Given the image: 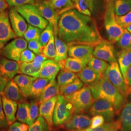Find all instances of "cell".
Listing matches in <instances>:
<instances>
[{
	"instance_id": "obj_4",
	"label": "cell",
	"mask_w": 131,
	"mask_h": 131,
	"mask_svg": "<svg viewBox=\"0 0 131 131\" xmlns=\"http://www.w3.org/2000/svg\"><path fill=\"white\" fill-rule=\"evenodd\" d=\"M65 97L72 104L74 114H82L88 111L95 101L89 84L85 85Z\"/></svg>"
},
{
	"instance_id": "obj_7",
	"label": "cell",
	"mask_w": 131,
	"mask_h": 131,
	"mask_svg": "<svg viewBox=\"0 0 131 131\" xmlns=\"http://www.w3.org/2000/svg\"><path fill=\"white\" fill-rule=\"evenodd\" d=\"M103 75L122 94L126 97L129 95L128 86L117 61L108 65Z\"/></svg>"
},
{
	"instance_id": "obj_58",
	"label": "cell",
	"mask_w": 131,
	"mask_h": 131,
	"mask_svg": "<svg viewBox=\"0 0 131 131\" xmlns=\"http://www.w3.org/2000/svg\"></svg>"
},
{
	"instance_id": "obj_46",
	"label": "cell",
	"mask_w": 131,
	"mask_h": 131,
	"mask_svg": "<svg viewBox=\"0 0 131 131\" xmlns=\"http://www.w3.org/2000/svg\"><path fill=\"white\" fill-rule=\"evenodd\" d=\"M35 57L36 55L35 53L30 49H26L21 54L19 62L31 63L35 59Z\"/></svg>"
},
{
	"instance_id": "obj_15",
	"label": "cell",
	"mask_w": 131,
	"mask_h": 131,
	"mask_svg": "<svg viewBox=\"0 0 131 131\" xmlns=\"http://www.w3.org/2000/svg\"><path fill=\"white\" fill-rule=\"evenodd\" d=\"M94 47L87 45H74L70 46L68 55L70 57L89 62L93 56Z\"/></svg>"
},
{
	"instance_id": "obj_27",
	"label": "cell",
	"mask_w": 131,
	"mask_h": 131,
	"mask_svg": "<svg viewBox=\"0 0 131 131\" xmlns=\"http://www.w3.org/2000/svg\"><path fill=\"white\" fill-rule=\"evenodd\" d=\"M58 16L70 10L74 9L71 0H48Z\"/></svg>"
},
{
	"instance_id": "obj_36",
	"label": "cell",
	"mask_w": 131,
	"mask_h": 131,
	"mask_svg": "<svg viewBox=\"0 0 131 131\" xmlns=\"http://www.w3.org/2000/svg\"><path fill=\"white\" fill-rule=\"evenodd\" d=\"M30 103L25 101H21L18 104L16 118L19 122L27 123L29 115Z\"/></svg>"
},
{
	"instance_id": "obj_39",
	"label": "cell",
	"mask_w": 131,
	"mask_h": 131,
	"mask_svg": "<svg viewBox=\"0 0 131 131\" xmlns=\"http://www.w3.org/2000/svg\"><path fill=\"white\" fill-rule=\"evenodd\" d=\"M42 53L48 58L52 59L55 58L56 56V50L54 34L52 35L47 44L43 47Z\"/></svg>"
},
{
	"instance_id": "obj_32",
	"label": "cell",
	"mask_w": 131,
	"mask_h": 131,
	"mask_svg": "<svg viewBox=\"0 0 131 131\" xmlns=\"http://www.w3.org/2000/svg\"><path fill=\"white\" fill-rule=\"evenodd\" d=\"M77 77L74 72L65 68L61 70L57 76V83L59 86L67 85L73 82Z\"/></svg>"
},
{
	"instance_id": "obj_55",
	"label": "cell",
	"mask_w": 131,
	"mask_h": 131,
	"mask_svg": "<svg viewBox=\"0 0 131 131\" xmlns=\"http://www.w3.org/2000/svg\"><path fill=\"white\" fill-rule=\"evenodd\" d=\"M8 6L9 5L5 0H0V13L5 11Z\"/></svg>"
},
{
	"instance_id": "obj_33",
	"label": "cell",
	"mask_w": 131,
	"mask_h": 131,
	"mask_svg": "<svg viewBox=\"0 0 131 131\" xmlns=\"http://www.w3.org/2000/svg\"><path fill=\"white\" fill-rule=\"evenodd\" d=\"M50 81L48 79L38 78L33 82L31 89V96L38 99L43 90L49 83Z\"/></svg>"
},
{
	"instance_id": "obj_35",
	"label": "cell",
	"mask_w": 131,
	"mask_h": 131,
	"mask_svg": "<svg viewBox=\"0 0 131 131\" xmlns=\"http://www.w3.org/2000/svg\"><path fill=\"white\" fill-rule=\"evenodd\" d=\"M115 14L120 16L131 11V0H114Z\"/></svg>"
},
{
	"instance_id": "obj_3",
	"label": "cell",
	"mask_w": 131,
	"mask_h": 131,
	"mask_svg": "<svg viewBox=\"0 0 131 131\" xmlns=\"http://www.w3.org/2000/svg\"><path fill=\"white\" fill-rule=\"evenodd\" d=\"M114 0H105L104 26L109 41L116 43L122 37L124 29L117 24L115 17Z\"/></svg>"
},
{
	"instance_id": "obj_18",
	"label": "cell",
	"mask_w": 131,
	"mask_h": 131,
	"mask_svg": "<svg viewBox=\"0 0 131 131\" xmlns=\"http://www.w3.org/2000/svg\"><path fill=\"white\" fill-rule=\"evenodd\" d=\"M91 123V119L88 116L82 114H76L66 123L65 127L69 130L83 129L90 126Z\"/></svg>"
},
{
	"instance_id": "obj_48",
	"label": "cell",
	"mask_w": 131,
	"mask_h": 131,
	"mask_svg": "<svg viewBox=\"0 0 131 131\" xmlns=\"http://www.w3.org/2000/svg\"><path fill=\"white\" fill-rule=\"evenodd\" d=\"M10 6L17 7L27 4H35V0H5Z\"/></svg>"
},
{
	"instance_id": "obj_54",
	"label": "cell",
	"mask_w": 131,
	"mask_h": 131,
	"mask_svg": "<svg viewBox=\"0 0 131 131\" xmlns=\"http://www.w3.org/2000/svg\"><path fill=\"white\" fill-rule=\"evenodd\" d=\"M8 80L4 77L0 73V95L2 93L6 84L8 82Z\"/></svg>"
},
{
	"instance_id": "obj_40",
	"label": "cell",
	"mask_w": 131,
	"mask_h": 131,
	"mask_svg": "<svg viewBox=\"0 0 131 131\" xmlns=\"http://www.w3.org/2000/svg\"><path fill=\"white\" fill-rule=\"evenodd\" d=\"M39 104L37 101H32L30 103L29 115L27 122V124L29 126L32 125L38 118V113H39L38 108Z\"/></svg>"
},
{
	"instance_id": "obj_29",
	"label": "cell",
	"mask_w": 131,
	"mask_h": 131,
	"mask_svg": "<svg viewBox=\"0 0 131 131\" xmlns=\"http://www.w3.org/2000/svg\"><path fill=\"white\" fill-rule=\"evenodd\" d=\"M121 123L119 119L104 123L101 126L95 128H87L80 130H72L70 131H117L121 129Z\"/></svg>"
},
{
	"instance_id": "obj_56",
	"label": "cell",
	"mask_w": 131,
	"mask_h": 131,
	"mask_svg": "<svg viewBox=\"0 0 131 131\" xmlns=\"http://www.w3.org/2000/svg\"><path fill=\"white\" fill-rule=\"evenodd\" d=\"M126 29L131 34V24L129 26H128Z\"/></svg>"
},
{
	"instance_id": "obj_17",
	"label": "cell",
	"mask_w": 131,
	"mask_h": 131,
	"mask_svg": "<svg viewBox=\"0 0 131 131\" xmlns=\"http://www.w3.org/2000/svg\"><path fill=\"white\" fill-rule=\"evenodd\" d=\"M60 70V66L55 60L47 59L42 63L38 78H45L51 81L55 79Z\"/></svg>"
},
{
	"instance_id": "obj_52",
	"label": "cell",
	"mask_w": 131,
	"mask_h": 131,
	"mask_svg": "<svg viewBox=\"0 0 131 131\" xmlns=\"http://www.w3.org/2000/svg\"><path fill=\"white\" fill-rule=\"evenodd\" d=\"M89 6L92 14L95 13L98 9L99 5L100 4V0H86Z\"/></svg>"
},
{
	"instance_id": "obj_16",
	"label": "cell",
	"mask_w": 131,
	"mask_h": 131,
	"mask_svg": "<svg viewBox=\"0 0 131 131\" xmlns=\"http://www.w3.org/2000/svg\"><path fill=\"white\" fill-rule=\"evenodd\" d=\"M19 72V62L4 57H0V73L4 77L11 80Z\"/></svg>"
},
{
	"instance_id": "obj_23",
	"label": "cell",
	"mask_w": 131,
	"mask_h": 131,
	"mask_svg": "<svg viewBox=\"0 0 131 131\" xmlns=\"http://www.w3.org/2000/svg\"><path fill=\"white\" fill-rule=\"evenodd\" d=\"M59 88L60 86L55 79L50 81L38 99V103L40 104L59 95Z\"/></svg>"
},
{
	"instance_id": "obj_30",
	"label": "cell",
	"mask_w": 131,
	"mask_h": 131,
	"mask_svg": "<svg viewBox=\"0 0 131 131\" xmlns=\"http://www.w3.org/2000/svg\"><path fill=\"white\" fill-rule=\"evenodd\" d=\"M83 86V82L78 77L71 83L60 86L59 94L63 95L66 97L73 93Z\"/></svg>"
},
{
	"instance_id": "obj_6",
	"label": "cell",
	"mask_w": 131,
	"mask_h": 131,
	"mask_svg": "<svg viewBox=\"0 0 131 131\" xmlns=\"http://www.w3.org/2000/svg\"><path fill=\"white\" fill-rule=\"evenodd\" d=\"M14 7L29 24L44 30L49 24L47 20L40 15L35 5L27 4Z\"/></svg>"
},
{
	"instance_id": "obj_11",
	"label": "cell",
	"mask_w": 131,
	"mask_h": 131,
	"mask_svg": "<svg viewBox=\"0 0 131 131\" xmlns=\"http://www.w3.org/2000/svg\"><path fill=\"white\" fill-rule=\"evenodd\" d=\"M59 19L53 25V34L55 40L56 56L54 60L59 64L61 70L65 69V62L67 58L70 45L58 37V24Z\"/></svg>"
},
{
	"instance_id": "obj_50",
	"label": "cell",
	"mask_w": 131,
	"mask_h": 131,
	"mask_svg": "<svg viewBox=\"0 0 131 131\" xmlns=\"http://www.w3.org/2000/svg\"><path fill=\"white\" fill-rule=\"evenodd\" d=\"M47 58H48L46 56L41 53L37 54V56H36L35 59L31 62V63L34 68L37 69L41 68L42 63L44 61L47 60Z\"/></svg>"
},
{
	"instance_id": "obj_1",
	"label": "cell",
	"mask_w": 131,
	"mask_h": 131,
	"mask_svg": "<svg viewBox=\"0 0 131 131\" xmlns=\"http://www.w3.org/2000/svg\"><path fill=\"white\" fill-rule=\"evenodd\" d=\"M58 37L70 46L87 45L95 47L104 40L95 20L75 9L60 16Z\"/></svg>"
},
{
	"instance_id": "obj_25",
	"label": "cell",
	"mask_w": 131,
	"mask_h": 131,
	"mask_svg": "<svg viewBox=\"0 0 131 131\" xmlns=\"http://www.w3.org/2000/svg\"><path fill=\"white\" fill-rule=\"evenodd\" d=\"M77 75L83 83L86 84L93 83L102 77L89 66H86Z\"/></svg>"
},
{
	"instance_id": "obj_19",
	"label": "cell",
	"mask_w": 131,
	"mask_h": 131,
	"mask_svg": "<svg viewBox=\"0 0 131 131\" xmlns=\"http://www.w3.org/2000/svg\"><path fill=\"white\" fill-rule=\"evenodd\" d=\"M57 96L40 103L39 109V115L43 117L52 130L53 127V115L56 106Z\"/></svg>"
},
{
	"instance_id": "obj_14",
	"label": "cell",
	"mask_w": 131,
	"mask_h": 131,
	"mask_svg": "<svg viewBox=\"0 0 131 131\" xmlns=\"http://www.w3.org/2000/svg\"><path fill=\"white\" fill-rule=\"evenodd\" d=\"M34 5H35L40 15L47 20L49 23L54 25L56 20L59 19L60 16L57 14L56 10L48 0H38Z\"/></svg>"
},
{
	"instance_id": "obj_24",
	"label": "cell",
	"mask_w": 131,
	"mask_h": 131,
	"mask_svg": "<svg viewBox=\"0 0 131 131\" xmlns=\"http://www.w3.org/2000/svg\"><path fill=\"white\" fill-rule=\"evenodd\" d=\"M118 64L124 80L127 71L131 66V49L122 50L117 53Z\"/></svg>"
},
{
	"instance_id": "obj_42",
	"label": "cell",
	"mask_w": 131,
	"mask_h": 131,
	"mask_svg": "<svg viewBox=\"0 0 131 131\" xmlns=\"http://www.w3.org/2000/svg\"><path fill=\"white\" fill-rule=\"evenodd\" d=\"M73 3L74 9L79 13L91 17L92 13L89 9L86 0H71Z\"/></svg>"
},
{
	"instance_id": "obj_2",
	"label": "cell",
	"mask_w": 131,
	"mask_h": 131,
	"mask_svg": "<svg viewBox=\"0 0 131 131\" xmlns=\"http://www.w3.org/2000/svg\"><path fill=\"white\" fill-rule=\"evenodd\" d=\"M95 100L104 99L110 102L118 114L126 104V98L104 75L96 82L89 84Z\"/></svg>"
},
{
	"instance_id": "obj_10",
	"label": "cell",
	"mask_w": 131,
	"mask_h": 131,
	"mask_svg": "<svg viewBox=\"0 0 131 131\" xmlns=\"http://www.w3.org/2000/svg\"><path fill=\"white\" fill-rule=\"evenodd\" d=\"M11 25L9 13L4 11L0 13V49L16 37Z\"/></svg>"
},
{
	"instance_id": "obj_34",
	"label": "cell",
	"mask_w": 131,
	"mask_h": 131,
	"mask_svg": "<svg viewBox=\"0 0 131 131\" xmlns=\"http://www.w3.org/2000/svg\"><path fill=\"white\" fill-rule=\"evenodd\" d=\"M19 63V73L29 75L38 78L41 68H35L31 63L21 62Z\"/></svg>"
},
{
	"instance_id": "obj_41",
	"label": "cell",
	"mask_w": 131,
	"mask_h": 131,
	"mask_svg": "<svg viewBox=\"0 0 131 131\" xmlns=\"http://www.w3.org/2000/svg\"><path fill=\"white\" fill-rule=\"evenodd\" d=\"M117 44L122 50L131 49V34L126 29H124L123 33L117 42Z\"/></svg>"
},
{
	"instance_id": "obj_13",
	"label": "cell",
	"mask_w": 131,
	"mask_h": 131,
	"mask_svg": "<svg viewBox=\"0 0 131 131\" xmlns=\"http://www.w3.org/2000/svg\"><path fill=\"white\" fill-rule=\"evenodd\" d=\"M9 18L12 28L16 36L18 37H23L28 28L25 19L14 7L10 9Z\"/></svg>"
},
{
	"instance_id": "obj_49",
	"label": "cell",
	"mask_w": 131,
	"mask_h": 131,
	"mask_svg": "<svg viewBox=\"0 0 131 131\" xmlns=\"http://www.w3.org/2000/svg\"><path fill=\"white\" fill-rule=\"evenodd\" d=\"M105 120L102 116L96 115L91 118V123L90 125L91 128H95L101 126L105 123Z\"/></svg>"
},
{
	"instance_id": "obj_47",
	"label": "cell",
	"mask_w": 131,
	"mask_h": 131,
	"mask_svg": "<svg viewBox=\"0 0 131 131\" xmlns=\"http://www.w3.org/2000/svg\"><path fill=\"white\" fill-rule=\"evenodd\" d=\"M29 128L27 123L16 122L9 125V131H28Z\"/></svg>"
},
{
	"instance_id": "obj_57",
	"label": "cell",
	"mask_w": 131,
	"mask_h": 131,
	"mask_svg": "<svg viewBox=\"0 0 131 131\" xmlns=\"http://www.w3.org/2000/svg\"><path fill=\"white\" fill-rule=\"evenodd\" d=\"M39 1H47V0H39Z\"/></svg>"
},
{
	"instance_id": "obj_38",
	"label": "cell",
	"mask_w": 131,
	"mask_h": 131,
	"mask_svg": "<svg viewBox=\"0 0 131 131\" xmlns=\"http://www.w3.org/2000/svg\"><path fill=\"white\" fill-rule=\"evenodd\" d=\"M52 129L49 126L46 120L39 116L33 124L29 126L28 131H51Z\"/></svg>"
},
{
	"instance_id": "obj_20",
	"label": "cell",
	"mask_w": 131,
	"mask_h": 131,
	"mask_svg": "<svg viewBox=\"0 0 131 131\" xmlns=\"http://www.w3.org/2000/svg\"><path fill=\"white\" fill-rule=\"evenodd\" d=\"M36 78L25 74H19L14 78V82L18 85L24 97H28L31 95V89L34 81Z\"/></svg>"
},
{
	"instance_id": "obj_8",
	"label": "cell",
	"mask_w": 131,
	"mask_h": 131,
	"mask_svg": "<svg viewBox=\"0 0 131 131\" xmlns=\"http://www.w3.org/2000/svg\"><path fill=\"white\" fill-rule=\"evenodd\" d=\"M27 41L23 38L14 39L3 48L0 52L1 56L10 60L19 62L22 52L27 47Z\"/></svg>"
},
{
	"instance_id": "obj_9",
	"label": "cell",
	"mask_w": 131,
	"mask_h": 131,
	"mask_svg": "<svg viewBox=\"0 0 131 131\" xmlns=\"http://www.w3.org/2000/svg\"><path fill=\"white\" fill-rule=\"evenodd\" d=\"M89 113L91 116H102L106 122L113 121L116 114L112 104L104 99L96 100L89 109Z\"/></svg>"
},
{
	"instance_id": "obj_31",
	"label": "cell",
	"mask_w": 131,
	"mask_h": 131,
	"mask_svg": "<svg viewBox=\"0 0 131 131\" xmlns=\"http://www.w3.org/2000/svg\"><path fill=\"white\" fill-rule=\"evenodd\" d=\"M88 65L101 76H103L109 65L107 62L92 56L89 60Z\"/></svg>"
},
{
	"instance_id": "obj_43",
	"label": "cell",
	"mask_w": 131,
	"mask_h": 131,
	"mask_svg": "<svg viewBox=\"0 0 131 131\" xmlns=\"http://www.w3.org/2000/svg\"><path fill=\"white\" fill-rule=\"evenodd\" d=\"M53 34V25L49 23L47 27L45 28L41 34L39 41L41 43L43 46H45Z\"/></svg>"
},
{
	"instance_id": "obj_5",
	"label": "cell",
	"mask_w": 131,
	"mask_h": 131,
	"mask_svg": "<svg viewBox=\"0 0 131 131\" xmlns=\"http://www.w3.org/2000/svg\"><path fill=\"white\" fill-rule=\"evenodd\" d=\"M74 114L72 104L61 94L57 96L53 115V124L60 126L68 122Z\"/></svg>"
},
{
	"instance_id": "obj_53",
	"label": "cell",
	"mask_w": 131,
	"mask_h": 131,
	"mask_svg": "<svg viewBox=\"0 0 131 131\" xmlns=\"http://www.w3.org/2000/svg\"><path fill=\"white\" fill-rule=\"evenodd\" d=\"M125 82L128 88L129 95H131V66L127 71Z\"/></svg>"
},
{
	"instance_id": "obj_26",
	"label": "cell",
	"mask_w": 131,
	"mask_h": 131,
	"mask_svg": "<svg viewBox=\"0 0 131 131\" xmlns=\"http://www.w3.org/2000/svg\"><path fill=\"white\" fill-rule=\"evenodd\" d=\"M119 119L121 131H131V102L126 104L122 108Z\"/></svg>"
},
{
	"instance_id": "obj_21",
	"label": "cell",
	"mask_w": 131,
	"mask_h": 131,
	"mask_svg": "<svg viewBox=\"0 0 131 131\" xmlns=\"http://www.w3.org/2000/svg\"><path fill=\"white\" fill-rule=\"evenodd\" d=\"M1 95L17 103L23 101L24 97L18 85L12 80L8 81Z\"/></svg>"
},
{
	"instance_id": "obj_28",
	"label": "cell",
	"mask_w": 131,
	"mask_h": 131,
	"mask_svg": "<svg viewBox=\"0 0 131 131\" xmlns=\"http://www.w3.org/2000/svg\"><path fill=\"white\" fill-rule=\"evenodd\" d=\"M89 62L73 57L67 58L65 68L74 73H78L88 65Z\"/></svg>"
},
{
	"instance_id": "obj_45",
	"label": "cell",
	"mask_w": 131,
	"mask_h": 131,
	"mask_svg": "<svg viewBox=\"0 0 131 131\" xmlns=\"http://www.w3.org/2000/svg\"><path fill=\"white\" fill-rule=\"evenodd\" d=\"M28 48L36 54L41 53L44 46L38 40H33L29 41Z\"/></svg>"
},
{
	"instance_id": "obj_37",
	"label": "cell",
	"mask_w": 131,
	"mask_h": 131,
	"mask_svg": "<svg viewBox=\"0 0 131 131\" xmlns=\"http://www.w3.org/2000/svg\"><path fill=\"white\" fill-rule=\"evenodd\" d=\"M42 30L39 28L29 24L28 28L24 34V38L28 42L33 40H39Z\"/></svg>"
},
{
	"instance_id": "obj_22",
	"label": "cell",
	"mask_w": 131,
	"mask_h": 131,
	"mask_svg": "<svg viewBox=\"0 0 131 131\" xmlns=\"http://www.w3.org/2000/svg\"><path fill=\"white\" fill-rule=\"evenodd\" d=\"M3 106L6 121L8 125L13 123L16 121V113L18 108V103L2 96Z\"/></svg>"
},
{
	"instance_id": "obj_51",
	"label": "cell",
	"mask_w": 131,
	"mask_h": 131,
	"mask_svg": "<svg viewBox=\"0 0 131 131\" xmlns=\"http://www.w3.org/2000/svg\"><path fill=\"white\" fill-rule=\"evenodd\" d=\"M8 125L3 106L2 98L0 95V128H6Z\"/></svg>"
},
{
	"instance_id": "obj_44",
	"label": "cell",
	"mask_w": 131,
	"mask_h": 131,
	"mask_svg": "<svg viewBox=\"0 0 131 131\" xmlns=\"http://www.w3.org/2000/svg\"><path fill=\"white\" fill-rule=\"evenodd\" d=\"M117 24L123 29H125L131 24V11L122 16L115 15Z\"/></svg>"
},
{
	"instance_id": "obj_12",
	"label": "cell",
	"mask_w": 131,
	"mask_h": 131,
	"mask_svg": "<svg viewBox=\"0 0 131 131\" xmlns=\"http://www.w3.org/2000/svg\"><path fill=\"white\" fill-rule=\"evenodd\" d=\"M93 56L110 64L117 61L113 43L105 40L95 46Z\"/></svg>"
}]
</instances>
